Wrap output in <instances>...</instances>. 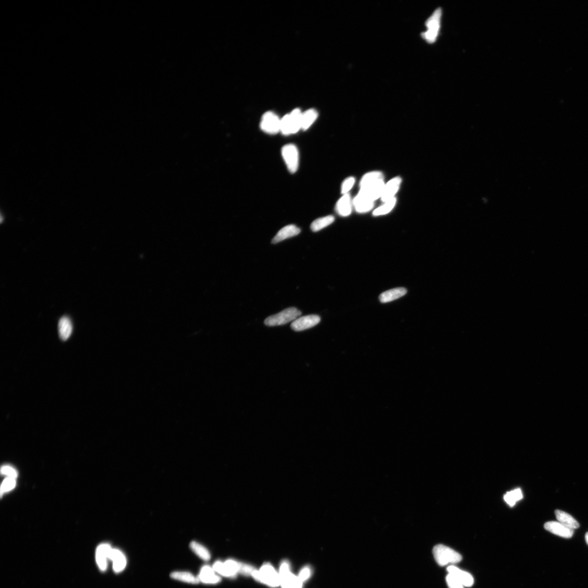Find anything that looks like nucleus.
Wrapping results in <instances>:
<instances>
[{
  "instance_id": "nucleus-2",
  "label": "nucleus",
  "mask_w": 588,
  "mask_h": 588,
  "mask_svg": "<svg viewBox=\"0 0 588 588\" xmlns=\"http://www.w3.org/2000/svg\"><path fill=\"white\" fill-rule=\"evenodd\" d=\"M302 112L298 108L287 114L281 120L280 132L285 135L294 134L302 129Z\"/></svg>"
},
{
  "instance_id": "nucleus-12",
  "label": "nucleus",
  "mask_w": 588,
  "mask_h": 588,
  "mask_svg": "<svg viewBox=\"0 0 588 588\" xmlns=\"http://www.w3.org/2000/svg\"><path fill=\"white\" fill-rule=\"evenodd\" d=\"M112 548L110 545L103 544L100 545L96 551V562L98 567L101 570L106 571L107 567V560Z\"/></svg>"
},
{
  "instance_id": "nucleus-30",
  "label": "nucleus",
  "mask_w": 588,
  "mask_h": 588,
  "mask_svg": "<svg viewBox=\"0 0 588 588\" xmlns=\"http://www.w3.org/2000/svg\"><path fill=\"white\" fill-rule=\"evenodd\" d=\"M16 485V479L7 477L2 482L1 487V494L10 491L15 488Z\"/></svg>"
},
{
  "instance_id": "nucleus-32",
  "label": "nucleus",
  "mask_w": 588,
  "mask_h": 588,
  "mask_svg": "<svg viewBox=\"0 0 588 588\" xmlns=\"http://www.w3.org/2000/svg\"><path fill=\"white\" fill-rule=\"evenodd\" d=\"M355 178L353 177H349L346 179L341 185V193L344 195L347 194L349 191L352 188V187L355 184Z\"/></svg>"
},
{
  "instance_id": "nucleus-34",
  "label": "nucleus",
  "mask_w": 588,
  "mask_h": 588,
  "mask_svg": "<svg viewBox=\"0 0 588 588\" xmlns=\"http://www.w3.org/2000/svg\"><path fill=\"white\" fill-rule=\"evenodd\" d=\"M311 570L309 568H304L300 572L299 577L302 582H303L307 580L310 575H311Z\"/></svg>"
},
{
  "instance_id": "nucleus-6",
  "label": "nucleus",
  "mask_w": 588,
  "mask_h": 588,
  "mask_svg": "<svg viewBox=\"0 0 588 588\" xmlns=\"http://www.w3.org/2000/svg\"><path fill=\"white\" fill-rule=\"evenodd\" d=\"M441 14V8L437 9L427 21V31L422 36L428 42H434L438 35Z\"/></svg>"
},
{
  "instance_id": "nucleus-11",
  "label": "nucleus",
  "mask_w": 588,
  "mask_h": 588,
  "mask_svg": "<svg viewBox=\"0 0 588 588\" xmlns=\"http://www.w3.org/2000/svg\"><path fill=\"white\" fill-rule=\"evenodd\" d=\"M401 183L402 179L400 177H396L385 185L381 197L383 202L385 203L395 198L394 196L397 193Z\"/></svg>"
},
{
  "instance_id": "nucleus-17",
  "label": "nucleus",
  "mask_w": 588,
  "mask_h": 588,
  "mask_svg": "<svg viewBox=\"0 0 588 588\" xmlns=\"http://www.w3.org/2000/svg\"><path fill=\"white\" fill-rule=\"evenodd\" d=\"M352 204L350 196L348 194L344 195L337 203L336 211L341 216H348L352 213Z\"/></svg>"
},
{
  "instance_id": "nucleus-21",
  "label": "nucleus",
  "mask_w": 588,
  "mask_h": 588,
  "mask_svg": "<svg viewBox=\"0 0 588 588\" xmlns=\"http://www.w3.org/2000/svg\"><path fill=\"white\" fill-rule=\"evenodd\" d=\"M407 293V290L404 288H397L385 291L379 296L380 302L387 303L402 298Z\"/></svg>"
},
{
  "instance_id": "nucleus-29",
  "label": "nucleus",
  "mask_w": 588,
  "mask_h": 588,
  "mask_svg": "<svg viewBox=\"0 0 588 588\" xmlns=\"http://www.w3.org/2000/svg\"><path fill=\"white\" fill-rule=\"evenodd\" d=\"M214 571L220 574V575L229 577H234L235 575L232 573L229 568H228L225 563H223L221 562H217L214 564L213 566Z\"/></svg>"
},
{
  "instance_id": "nucleus-24",
  "label": "nucleus",
  "mask_w": 588,
  "mask_h": 588,
  "mask_svg": "<svg viewBox=\"0 0 588 588\" xmlns=\"http://www.w3.org/2000/svg\"><path fill=\"white\" fill-rule=\"evenodd\" d=\"M171 578L181 582L197 584L199 582L198 577H195L192 573L188 572H173L171 574Z\"/></svg>"
},
{
  "instance_id": "nucleus-27",
  "label": "nucleus",
  "mask_w": 588,
  "mask_h": 588,
  "mask_svg": "<svg viewBox=\"0 0 588 588\" xmlns=\"http://www.w3.org/2000/svg\"><path fill=\"white\" fill-rule=\"evenodd\" d=\"M522 492L520 489L508 492L504 496L505 502L510 507H513L518 500L522 499Z\"/></svg>"
},
{
  "instance_id": "nucleus-25",
  "label": "nucleus",
  "mask_w": 588,
  "mask_h": 588,
  "mask_svg": "<svg viewBox=\"0 0 588 588\" xmlns=\"http://www.w3.org/2000/svg\"><path fill=\"white\" fill-rule=\"evenodd\" d=\"M190 546L191 550L204 561H208L211 559V554L202 545L198 543L197 542L193 541L191 542Z\"/></svg>"
},
{
  "instance_id": "nucleus-7",
  "label": "nucleus",
  "mask_w": 588,
  "mask_h": 588,
  "mask_svg": "<svg viewBox=\"0 0 588 588\" xmlns=\"http://www.w3.org/2000/svg\"><path fill=\"white\" fill-rule=\"evenodd\" d=\"M282 154L290 172L294 173L297 171L299 158L297 147L293 144H286L282 148Z\"/></svg>"
},
{
  "instance_id": "nucleus-1",
  "label": "nucleus",
  "mask_w": 588,
  "mask_h": 588,
  "mask_svg": "<svg viewBox=\"0 0 588 588\" xmlns=\"http://www.w3.org/2000/svg\"><path fill=\"white\" fill-rule=\"evenodd\" d=\"M436 562L440 566L444 567L448 564H457L462 561L463 557L457 551L444 545H437L432 550Z\"/></svg>"
},
{
  "instance_id": "nucleus-14",
  "label": "nucleus",
  "mask_w": 588,
  "mask_h": 588,
  "mask_svg": "<svg viewBox=\"0 0 588 588\" xmlns=\"http://www.w3.org/2000/svg\"><path fill=\"white\" fill-rule=\"evenodd\" d=\"M448 573L457 578L464 587H471L474 584V578L471 574L462 570L457 567L450 565L446 569Z\"/></svg>"
},
{
  "instance_id": "nucleus-23",
  "label": "nucleus",
  "mask_w": 588,
  "mask_h": 588,
  "mask_svg": "<svg viewBox=\"0 0 588 588\" xmlns=\"http://www.w3.org/2000/svg\"><path fill=\"white\" fill-rule=\"evenodd\" d=\"M334 221L335 217L332 215L319 218L312 223L311 229L313 232H318L329 226Z\"/></svg>"
},
{
  "instance_id": "nucleus-33",
  "label": "nucleus",
  "mask_w": 588,
  "mask_h": 588,
  "mask_svg": "<svg viewBox=\"0 0 588 588\" xmlns=\"http://www.w3.org/2000/svg\"><path fill=\"white\" fill-rule=\"evenodd\" d=\"M1 471L2 475H6L7 477L16 479L18 476L16 469L11 466H4L1 468Z\"/></svg>"
},
{
  "instance_id": "nucleus-35",
  "label": "nucleus",
  "mask_w": 588,
  "mask_h": 588,
  "mask_svg": "<svg viewBox=\"0 0 588 588\" xmlns=\"http://www.w3.org/2000/svg\"><path fill=\"white\" fill-rule=\"evenodd\" d=\"M585 539H586V542H587V545H588V533H587V534L586 535V536H585Z\"/></svg>"
},
{
  "instance_id": "nucleus-9",
  "label": "nucleus",
  "mask_w": 588,
  "mask_h": 588,
  "mask_svg": "<svg viewBox=\"0 0 588 588\" xmlns=\"http://www.w3.org/2000/svg\"><path fill=\"white\" fill-rule=\"evenodd\" d=\"M321 320L320 317L317 315L299 317L291 323V328L295 331H303L316 326Z\"/></svg>"
},
{
  "instance_id": "nucleus-13",
  "label": "nucleus",
  "mask_w": 588,
  "mask_h": 588,
  "mask_svg": "<svg viewBox=\"0 0 588 588\" xmlns=\"http://www.w3.org/2000/svg\"><path fill=\"white\" fill-rule=\"evenodd\" d=\"M301 230L299 227L294 225L286 226L278 232L274 238L272 240V243L276 244L281 242L286 239L295 236L300 233Z\"/></svg>"
},
{
  "instance_id": "nucleus-8",
  "label": "nucleus",
  "mask_w": 588,
  "mask_h": 588,
  "mask_svg": "<svg viewBox=\"0 0 588 588\" xmlns=\"http://www.w3.org/2000/svg\"><path fill=\"white\" fill-rule=\"evenodd\" d=\"M281 120L275 113L267 112L264 113L262 118L261 127L262 130L268 134H276L281 130Z\"/></svg>"
},
{
  "instance_id": "nucleus-22",
  "label": "nucleus",
  "mask_w": 588,
  "mask_h": 588,
  "mask_svg": "<svg viewBox=\"0 0 588 588\" xmlns=\"http://www.w3.org/2000/svg\"><path fill=\"white\" fill-rule=\"evenodd\" d=\"M317 117L318 112L314 109H310V110L302 113V119H301L302 129L306 130L309 128V127L317 120Z\"/></svg>"
},
{
  "instance_id": "nucleus-26",
  "label": "nucleus",
  "mask_w": 588,
  "mask_h": 588,
  "mask_svg": "<svg viewBox=\"0 0 588 588\" xmlns=\"http://www.w3.org/2000/svg\"><path fill=\"white\" fill-rule=\"evenodd\" d=\"M384 179V176L380 172L375 171L367 173L364 176L360 183V187L363 188L377 181Z\"/></svg>"
},
{
  "instance_id": "nucleus-20",
  "label": "nucleus",
  "mask_w": 588,
  "mask_h": 588,
  "mask_svg": "<svg viewBox=\"0 0 588 588\" xmlns=\"http://www.w3.org/2000/svg\"><path fill=\"white\" fill-rule=\"evenodd\" d=\"M58 328L59 336L62 340L65 341L70 338L72 332V325L69 318L62 317L59 321Z\"/></svg>"
},
{
  "instance_id": "nucleus-16",
  "label": "nucleus",
  "mask_w": 588,
  "mask_h": 588,
  "mask_svg": "<svg viewBox=\"0 0 588 588\" xmlns=\"http://www.w3.org/2000/svg\"><path fill=\"white\" fill-rule=\"evenodd\" d=\"M353 202L356 211L359 213L370 211L374 204V202L360 193L355 198Z\"/></svg>"
},
{
  "instance_id": "nucleus-4",
  "label": "nucleus",
  "mask_w": 588,
  "mask_h": 588,
  "mask_svg": "<svg viewBox=\"0 0 588 588\" xmlns=\"http://www.w3.org/2000/svg\"><path fill=\"white\" fill-rule=\"evenodd\" d=\"M252 576L257 581L269 586L276 587L281 585L280 577L270 564L263 565L259 570L253 572Z\"/></svg>"
},
{
  "instance_id": "nucleus-15",
  "label": "nucleus",
  "mask_w": 588,
  "mask_h": 588,
  "mask_svg": "<svg viewBox=\"0 0 588 588\" xmlns=\"http://www.w3.org/2000/svg\"><path fill=\"white\" fill-rule=\"evenodd\" d=\"M109 560L113 562V569L117 573L122 572L126 567V558L119 550L112 549L109 555Z\"/></svg>"
},
{
  "instance_id": "nucleus-19",
  "label": "nucleus",
  "mask_w": 588,
  "mask_h": 588,
  "mask_svg": "<svg viewBox=\"0 0 588 588\" xmlns=\"http://www.w3.org/2000/svg\"><path fill=\"white\" fill-rule=\"evenodd\" d=\"M555 514L558 521L565 526L573 530L580 527V524L571 515L559 510H556Z\"/></svg>"
},
{
  "instance_id": "nucleus-31",
  "label": "nucleus",
  "mask_w": 588,
  "mask_h": 588,
  "mask_svg": "<svg viewBox=\"0 0 588 588\" xmlns=\"http://www.w3.org/2000/svg\"><path fill=\"white\" fill-rule=\"evenodd\" d=\"M446 582L449 588H464L462 582L451 574L446 576Z\"/></svg>"
},
{
  "instance_id": "nucleus-18",
  "label": "nucleus",
  "mask_w": 588,
  "mask_h": 588,
  "mask_svg": "<svg viewBox=\"0 0 588 588\" xmlns=\"http://www.w3.org/2000/svg\"><path fill=\"white\" fill-rule=\"evenodd\" d=\"M199 581L208 584H215L221 581V578L216 575L213 568L204 566L200 570L198 577Z\"/></svg>"
},
{
  "instance_id": "nucleus-3",
  "label": "nucleus",
  "mask_w": 588,
  "mask_h": 588,
  "mask_svg": "<svg viewBox=\"0 0 588 588\" xmlns=\"http://www.w3.org/2000/svg\"><path fill=\"white\" fill-rule=\"evenodd\" d=\"M302 315V312L294 307L286 308L284 311L267 318L264 323L267 326H276L294 321Z\"/></svg>"
},
{
  "instance_id": "nucleus-10",
  "label": "nucleus",
  "mask_w": 588,
  "mask_h": 588,
  "mask_svg": "<svg viewBox=\"0 0 588 588\" xmlns=\"http://www.w3.org/2000/svg\"><path fill=\"white\" fill-rule=\"evenodd\" d=\"M546 530L564 538L570 539L574 534V530L565 526L558 521H550L545 524Z\"/></svg>"
},
{
  "instance_id": "nucleus-5",
  "label": "nucleus",
  "mask_w": 588,
  "mask_h": 588,
  "mask_svg": "<svg viewBox=\"0 0 588 588\" xmlns=\"http://www.w3.org/2000/svg\"><path fill=\"white\" fill-rule=\"evenodd\" d=\"M282 588H302L303 582L299 577L291 573L288 562L282 563L279 573Z\"/></svg>"
},
{
  "instance_id": "nucleus-28",
  "label": "nucleus",
  "mask_w": 588,
  "mask_h": 588,
  "mask_svg": "<svg viewBox=\"0 0 588 588\" xmlns=\"http://www.w3.org/2000/svg\"><path fill=\"white\" fill-rule=\"evenodd\" d=\"M395 203V198L385 202L383 206L377 208L375 211H374L373 215L377 216L386 215V214L389 213L393 209Z\"/></svg>"
}]
</instances>
